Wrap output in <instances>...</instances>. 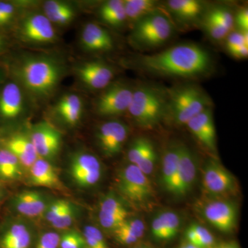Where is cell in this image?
Segmentation results:
<instances>
[{
	"label": "cell",
	"mask_w": 248,
	"mask_h": 248,
	"mask_svg": "<svg viewBox=\"0 0 248 248\" xmlns=\"http://www.w3.org/2000/svg\"><path fill=\"white\" fill-rule=\"evenodd\" d=\"M135 69L162 78L198 79L213 72V57L208 50L195 43L172 46L158 53L140 54L132 59Z\"/></svg>",
	"instance_id": "cell-1"
},
{
	"label": "cell",
	"mask_w": 248,
	"mask_h": 248,
	"mask_svg": "<svg viewBox=\"0 0 248 248\" xmlns=\"http://www.w3.org/2000/svg\"><path fill=\"white\" fill-rule=\"evenodd\" d=\"M19 84L32 97L43 99L53 94L63 75V65L48 56H27L14 67Z\"/></svg>",
	"instance_id": "cell-2"
},
{
	"label": "cell",
	"mask_w": 248,
	"mask_h": 248,
	"mask_svg": "<svg viewBox=\"0 0 248 248\" xmlns=\"http://www.w3.org/2000/svg\"><path fill=\"white\" fill-rule=\"evenodd\" d=\"M167 90L141 83L134 87L128 113L141 128H153L167 119Z\"/></svg>",
	"instance_id": "cell-3"
},
{
	"label": "cell",
	"mask_w": 248,
	"mask_h": 248,
	"mask_svg": "<svg viewBox=\"0 0 248 248\" xmlns=\"http://www.w3.org/2000/svg\"><path fill=\"white\" fill-rule=\"evenodd\" d=\"M167 119L177 125H186L195 116L212 107L210 97L198 85H178L167 89Z\"/></svg>",
	"instance_id": "cell-4"
},
{
	"label": "cell",
	"mask_w": 248,
	"mask_h": 248,
	"mask_svg": "<svg viewBox=\"0 0 248 248\" xmlns=\"http://www.w3.org/2000/svg\"><path fill=\"white\" fill-rule=\"evenodd\" d=\"M175 27L165 11L150 15L134 24L129 42L140 51H149L164 46L171 40Z\"/></svg>",
	"instance_id": "cell-5"
},
{
	"label": "cell",
	"mask_w": 248,
	"mask_h": 248,
	"mask_svg": "<svg viewBox=\"0 0 248 248\" xmlns=\"http://www.w3.org/2000/svg\"><path fill=\"white\" fill-rule=\"evenodd\" d=\"M134 87L125 82L111 83L96 100V112L102 117H117L128 112Z\"/></svg>",
	"instance_id": "cell-6"
},
{
	"label": "cell",
	"mask_w": 248,
	"mask_h": 248,
	"mask_svg": "<svg viewBox=\"0 0 248 248\" xmlns=\"http://www.w3.org/2000/svg\"><path fill=\"white\" fill-rule=\"evenodd\" d=\"M118 187L121 193L135 203H144L151 198L153 193L148 177L133 164L129 165L121 172Z\"/></svg>",
	"instance_id": "cell-7"
},
{
	"label": "cell",
	"mask_w": 248,
	"mask_h": 248,
	"mask_svg": "<svg viewBox=\"0 0 248 248\" xmlns=\"http://www.w3.org/2000/svg\"><path fill=\"white\" fill-rule=\"evenodd\" d=\"M19 34L24 42L32 45H48L57 40L53 24L41 14L26 16L19 25Z\"/></svg>",
	"instance_id": "cell-8"
},
{
	"label": "cell",
	"mask_w": 248,
	"mask_h": 248,
	"mask_svg": "<svg viewBox=\"0 0 248 248\" xmlns=\"http://www.w3.org/2000/svg\"><path fill=\"white\" fill-rule=\"evenodd\" d=\"M173 23L183 27L201 24L208 10V4L200 0H169L164 4Z\"/></svg>",
	"instance_id": "cell-9"
},
{
	"label": "cell",
	"mask_w": 248,
	"mask_h": 248,
	"mask_svg": "<svg viewBox=\"0 0 248 248\" xmlns=\"http://www.w3.org/2000/svg\"><path fill=\"white\" fill-rule=\"evenodd\" d=\"M70 174L74 182L81 187H90L99 182L102 168L99 159L89 153H78L73 156Z\"/></svg>",
	"instance_id": "cell-10"
},
{
	"label": "cell",
	"mask_w": 248,
	"mask_h": 248,
	"mask_svg": "<svg viewBox=\"0 0 248 248\" xmlns=\"http://www.w3.org/2000/svg\"><path fill=\"white\" fill-rule=\"evenodd\" d=\"M76 75L89 89L104 90L112 83L115 71L102 61L84 62L76 68Z\"/></svg>",
	"instance_id": "cell-11"
},
{
	"label": "cell",
	"mask_w": 248,
	"mask_h": 248,
	"mask_svg": "<svg viewBox=\"0 0 248 248\" xmlns=\"http://www.w3.org/2000/svg\"><path fill=\"white\" fill-rule=\"evenodd\" d=\"M128 127L120 121H109L100 125L97 133L98 144L104 154L112 156L119 154L126 141Z\"/></svg>",
	"instance_id": "cell-12"
},
{
	"label": "cell",
	"mask_w": 248,
	"mask_h": 248,
	"mask_svg": "<svg viewBox=\"0 0 248 248\" xmlns=\"http://www.w3.org/2000/svg\"><path fill=\"white\" fill-rule=\"evenodd\" d=\"M197 175L195 155L185 145L180 144V156L177 174L170 192L178 196L185 195L193 186Z\"/></svg>",
	"instance_id": "cell-13"
},
{
	"label": "cell",
	"mask_w": 248,
	"mask_h": 248,
	"mask_svg": "<svg viewBox=\"0 0 248 248\" xmlns=\"http://www.w3.org/2000/svg\"><path fill=\"white\" fill-rule=\"evenodd\" d=\"M30 138L39 158L42 159L53 158L61 146V134L46 122L35 125Z\"/></svg>",
	"instance_id": "cell-14"
},
{
	"label": "cell",
	"mask_w": 248,
	"mask_h": 248,
	"mask_svg": "<svg viewBox=\"0 0 248 248\" xmlns=\"http://www.w3.org/2000/svg\"><path fill=\"white\" fill-rule=\"evenodd\" d=\"M234 186L232 174L217 161H209L204 169L203 186L212 195H221L229 192Z\"/></svg>",
	"instance_id": "cell-15"
},
{
	"label": "cell",
	"mask_w": 248,
	"mask_h": 248,
	"mask_svg": "<svg viewBox=\"0 0 248 248\" xmlns=\"http://www.w3.org/2000/svg\"><path fill=\"white\" fill-rule=\"evenodd\" d=\"M197 140L210 151H216V129L212 107L205 109L186 124Z\"/></svg>",
	"instance_id": "cell-16"
},
{
	"label": "cell",
	"mask_w": 248,
	"mask_h": 248,
	"mask_svg": "<svg viewBox=\"0 0 248 248\" xmlns=\"http://www.w3.org/2000/svg\"><path fill=\"white\" fill-rule=\"evenodd\" d=\"M204 215L214 227L223 232L232 231L236 225V208L229 202H211L205 207Z\"/></svg>",
	"instance_id": "cell-17"
},
{
	"label": "cell",
	"mask_w": 248,
	"mask_h": 248,
	"mask_svg": "<svg viewBox=\"0 0 248 248\" xmlns=\"http://www.w3.org/2000/svg\"><path fill=\"white\" fill-rule=\"evenodd\" d=\"M81 44L89 52L110 51L115 47V42L110 32L95 23L85 25L81 34Z\"/></svg>",
	"instance_id": "cell-18"
},
{
	"label": "cell",
	"mask_w": 248,
	"mask_h": 248,
	"mask_svg": "<svg viewBox=\"0 0 248 248\" xmlns=\"http://www.w3.org/2000/svg\"><path fill=\"white\" fill-rule=\"evenodd\" d=\"M24 110V98L19 84L5 85L0 92V117L5 120L17 118Z\"/></svg>",
	"instance_id": "cell-19"
},
{
	"label": "cell",
	"mask_w": 248,
	"mask_h": 248,
	"mask_svg": "<svg viewBox=\"0 0 248 248\" xmlns=\"http://www.w3.org/2000/svg\"><path fill=\"white\" fill-rule=\"evenodd\" d=\"M32 243V233L22 223H10L0 231V248H31Z\"/></svg>",
	"instance_id": "cell-20"
},
{
	"label": "cell",
	"mask_w": 248,
	"mask_h": 248,
	"mask_svg": "<svg viewBox=\"0 0 248 248\" xmlns=\"http://www.w3.org/2000/svg\"><path fill=\"white\" fill-rule=\"evenodd\" d=\"M6 146V149L17 157L21 165L29 169L39 158L31 138L25 135H14L8 140Z\"/></svg>",
	"instance_id": "cell-21"
},
{
	"label": "cell",
	"mask_w": 248,
	"mask_h": 248,
	"mask_svg": "<svg viewBox=\"0 0 248 248\" xmlns=\"http://www.w3.org/2000/svg\"><path fill=\"white\" fill-rule=\"evenodd\" d=\"M124 4L127 24L131 27L147 16L163 11L164 7L155 0H125Z\"/></svg>",
	"instance_id": "cell-22"
},
{
	"label": "cell",
	"mask_w": 248,
	"mask_h": 248,
	"mask_svg": "<svg viewBox=\"0 0 248 248\" xmlns=\"http://www.w3.org/2000/svg\"><path fill=\"white\" fill-rule=\"evenodd\" d=\"M83 103L79 95L67 94L58 101L55 107L56 115L64 123L73 125L79 122L82 115Z\"/></svg>",
	"instance_id": "cell-23"
},
{
	"label": "cell",
	"mask_w": 248,
	"mask_h": 248,
	"mask_svg": "<svg viewBox=\"0 0 248 248\" xmlns=\"http://www.w3.org/2000/svg\"><path fill=\"white\" fill-rule=\"evenodd\" d=\"M14 206L22 215L32 217L39 216L46 208L43 196L35 191H26L16 196Z\"/></svg>",
	"instance_id": "cell-24"
},
{
	"label": "cell",
	"mask_w": 248,
	"mask_h": 248,
	"mask_svg": "<svg viewBox=\"0 0 248 248\" xmlns=\"http://www.w3.org/2000/svg\"><path fill=\"white\" fill-rule=\"evenodd\" d=\"M30 169L31 181L35 185L48 187L58 185V174L46 160L38 158Z\"/></svg>",
	"instance_id": "cell-25"
},
{
	"label": "cell",
	"mask_w": 248,
	"mask_h": 248,
	"mask_svg": "<svg viewBox=\"0 0 248 248\" xmlns=\"http://www.w3.org/2000/svg\"><path fill=\"white\" fill-rule=\"evenodd\" d=\"M103 22L112 28H121L127 24L123 0H109L103 3L99 9Z\"/></svg>",
	"instance_id": "cell-26"
},
{
	"label": "cell",
	"mask_w": 248,
	"mask_h": 248,
	"mask_svg": "<svg viewBox=\"0 0 248 248\" xmlns=\"http://www.w3.org/2000/svg\"><path fill=\"white\" fill-rule=\"evenodd\" d=\"M179 156L180 144H174L166 150L163 158L161 182L165 188L169 192L177 174Z\"/></svg>",
	"instance_id": "cell-27"
},
{
	"label": "cell",
	"mask_w": 248,
	"mask_h": 248,
	"mask_svg": "<svg viewBox=\"0 0 248 248\" xmlns=\"http://www.w3.org/2000/svg\"><path fill=\"white\" fill-rule=\"evenodd\" d=\"M21 166L17 157L7 149L0 150V175L5 179H17L21 175Z\"/></svg>",
	"instance_id": "cell-28"
},
{
	"label": "cell",
	"mask_w": 248,
	"mask_h": 248,
	"mask_svg": "<svg viewBox=\"0 0 248 248\" xmlns=\"http://www.w3.org/2000/svg\"><path fill=\"white\" fill-rule=\"evenodd\" d=\"M205 15L207 17L221 24L230 32L234 31V15L228 8L223 6H217L212 9L208 8Z\"/></svg>",
	"instance_id": "cell-29"
},
{
	"label": "cell",
	"mask_w": 248,
	"mask_h": 248,
	"mask_svg": "<svg viewBox=\"0 0 248 248\" xmlns=\"http://www.w3.org/2000/svg\"><path fill=\"white\" fill-rule=\"evenodd\" d=\"M201 24L203 26L204 30L205 31L209 37H211L213 40L217 41V42L226 40V37L231 32L221 24L215 22L211 18L207 17L205 15Z\"/></svg>",
	"instance_id": "cell-30"
},
{
	"label": "cell",
	"mask_w": 248,
	"mask_h": 248,
	"mask_svg": "<svg viewBox=\"0 0 248 248\" xmlns=\"http://www.w3.org/2000/svg\"><path fill=\"white\" fill-rule=\"evenodd\" d=\"M99 213L110 216H120L128 218V212L123 204L115 197L109 196L102 201Z\"/></svg>",
	"instance_id": "cell-31"
},
{
	"label": "cell",
	"mask_w": 248,
	"mask_h": 248,
	"mask_svg": "<svg viewBox=\"0 0 248 248\" xmlns=\"http://www.w3.org/2000/svg\"><path fill=\"white\" fill-rule=\"evenodd\" d=\"M156 153L155 151L153 143L148 146L144 154L141 156V159L139 160L138 162L135 166L146 176L149 175L153 172L155 169V163H156ZM134 165V164H133Z\"/></svg>",
	"instance_id": "cell-32"
},
{
	"label": "cell",
	"mask_w": 248,
	"mask_h": 248,
	"mask_svg": "<svg viewBox=\"0 0 248 248\" xmlns=\"http://www.w3.org/2000/svg\"><path fill=\"white\" fill-rule=\"evenodd\" d=\"M45 16L52 24L63 26L67 25L73 20L76 16V12L71 5L68 4L66 7L60 10V11L51 13V14H46Z\"/></svg>",
	"instance_id": "cell-33"
},
{
	"label": "cell",
	"mask_w": 248,
	"mask_h": 248,
	"mask_svg": "<svg viewBox=\"0 0 248 248\" xmlns=\"http://www.w3.org/2000/svg\"><path fill=\"white\" fill-rule=\"evenodd\" d=\"M159 216L164 223L166 232H167L168 239L169 240L173 239L177 234L179 226H180V219L179 216L177 214L170 211L160 214Z\"/></svg>",
	"instance_id": "cell-34"
},
{
	"label": "cell",
	"mask_w": 248,
	"mask_h": 248,
	"mask_svg": "<svg viewBox=\"0 0 248 248\" xmlns=\"http://www.w3.org/2000/svg\"><path fill=\"white\" fill-rule=\"evenodd\" d=\"M151 143V140L145 138H138L133 141L128 153V160L131 164L135 165L138 162Z\"/></svg>",
	"instance_id": "cell-35"
},
{
	"label": "cell",
	"mask_w": 248,
	"mask_h": 248,
	"mask_svg": "<svg viewBox=\"0 0 248 248\" xmlns=\"http://www.w3.org/2000/svg\"><path fill=\"white\" fill-rule=\"evenodd\" d=\"M76 215L74 207L70 202L67 204L58 218L51 223L53 228L58 230H65L69 228L73 223Z\"/></svg>",
	"instance_id": "cell-36"
},
{
	"label": "cell",
	"mask_w": 248,
	"mask_h": 248,
	"mask_svg": "<svg viewBox=\"0 0 248 248\" xmlns=\"http://www.w3.org/2000/svg\"><path fill=\"white\" fill-rule=\"evenodd\" d=\"M60 248H86L83 234L76 231L65 233L60 236Z\"/></svg>",
	"instance_id": "cell-37"
},
{
	"label": "cell",
	"mask_w": 248,
	"mask_h": 248,
	"mask_svg": "<svg viewBox=\"0 0 248 248\" xmlns=\"http://www.w3.org/2000/svg\"><path fill=\"white\" fill-rule=\"evenodd\" d=\"M248 46V32L241 31H232L226 39V48L228 53L239 48V47Z\"/></svg>",
	"instance_id": "cell-38"
},
{
	"label": "cell",
	"mask_w": 248,
	"mask_h": 248,
	"mask_svg": "<svg viewBox=\"0 0 248 248\" xmlns=\"http://www.w3.org/2000/svg\"><path fill=\"white\" fill-rule=\"evenodd\" d=\"M60 236L55 232H48L42 235L35 248H60Z\"/></svg>",
	"instance_id": "cell-39"
},
{
	"label": "cell",
	"mask_w": 248,
	"mask_h": 248,
	"mask_svg": "<svg viewBox=\"0 0 248 248\" xmlns=\"http://www.w3.org/2000/svg\"><path fill=\"white\" fill-rule=\"evenodd\" d=\"M120 226L130 232V234L136 236L138 239L141 238L144 234V223L141 220L138 219V218H132V219L126 218Z\"/></svg>",
	"instance_id": "cell-40"
},
{
	"label": "cell",
	"mask_w": 248,
	"mask_h": 248,
	"mask_svg": "<svg viewBox=\"0 0 248 248\" xmlns=\"http://www.w3.org/2000/svg\"><path fill=\"white\" fill-rule=\"evenodd\" d=\"M126 217L120 216H110L99 213V220L103 228L108 230H115L119 228L126 219Z\"/></svg>",
	"instance_id": "cell-41"
},
{
	"label": "cell",
	"mask_w": 248,
	"mask_h": 248,
	"mask_svg": "<svg viewBox=\"0 0 248 248\" xmlns=\"http://www.w3.org/2000/svg\"><path fill=\"white\" fill-rule=\"evenodd\" d=\"M68 203V201L66 200H58L52 203L48 207V210L46 213V218L47 221L50 222V223H53L58 218L59 215L62 213L63 209L66 208Z\"/></svg>",
	"instance_id": "cell-42"
},
{
	"label": "cell",
	"mask_w": 248,
	"mask_h": 248,
	"mask_svg": "<svg viewBox=\"0 0 248 248\" xmlns=\"http://www.w3.org/2000/svg\"><path fill=\"white\" fill-rule=\"evenodd\" d=\"M116 239L120 244L124 245H133L138 241V238L124 230L122 227H119L114 231Z\"/></svg>",
	"instance_id": "cell-43"
},
{
	"label": "cell",
	"mask_w": 248,
	"mask_h": 248,
	"mask_svg": "<svg viewBox=\"0 0 248 248\" xmlns=\"http://www.w3.org/2000/svg\"><path fill=\"white\" fill-rule=\"evenodd\" d=\"M152 233L156 239L169 240L164 223L159 216L156 217L153 220V223H152Z\"/></svg>",
	"instance_id": "cell-44"
},
{
	"label": "cell",
	"mask_w": 248,
	"mask_h": 248,
	"mask_svg": "<svg viewBox=\"0 0 248 248\" xmlns=\"http://www.w3.org/2000/svg\"><path fill=\"white\" fill-rule=\"evenodd\" d=\"M234 24L239 28V30L248 32V9H240L234 15Z\"/></svg>",
	"instance_id": "cell-45"
},
{
	"label": "cell",
	"mask_w": 248,
	"mask_h": 248,
	"mask_svg": "<svg viewBox=\"0 0 248 248\" xmlns=\"http://www.w3.org/2000/svg\"><path fill=\"white\" fill-rule=\"evenodd\" d=\"M0 13L6 18L8 22L13 19L15 14V7L10 3L0 1Z\"/></svg>",
	"instance_id": "cell-46"
},
{
	"label": "cell",
	"mask_w": 248,
	"mask_h": 248,
	"mask_svg": "<svg viewBox=\"0 0 248 248\" xmlns=\"http://www.w3.org/2000/svg\"><path fill=\"white\" fill-rule=\"evenodd\" d=\"M230 55L232 56L233 58L236 59H246L248 58V46H244L239 47L234 49L229 52Z\"/></svg>",
	"instance_id": "cell-47"
},
{
	"label": "cell",
	"mask_w": 248,
	"mask_h": 248,
	"mask_svg": "<svg viewBox=\"0 0 248 248\" xmlns=\"http://www.w3.org/2000/svg\"><path fill=\"white\" fill-rule=\"evenodd\" d=\"M216 248H239L237 245L234 243H224V244H220Z\"/></svg>",
	"instance_id": "cell-48"
},
{
	"label": "cell",
	"mask_w": 248,
	"mask_h": 248,
	"mask_svg": "<svg viewBox=\"0 0 248 248\" xmlns=\"http://www.w3.org/2000/svg\"><path fill=\"white\" fill-rule=\"evenodd\" d=\"M8 23H9V22L6 20V18L0 13V26L5 25V24H8Z\"/></svg>",
	"instance_id": "cell-49"
},
{
	"label": "cell",
	"mask_w": 248,
	"mask_h": 248,
	"mask_svg": "<svg viewBox=\"0 0 248 248\" xmlns=\"http://www.w3.org/2000/svg\"><path fill=\"white\" fill-rule=\"evenodd\" d=\"M3 45H4V40H3L2 37L0 35V49L3 46Z\"/></svg>",
	"instance_id": "cell-50"
},
{
	"label": "cell",
	"mask_w": 248,
	"mask_h": 248,
	"mask_svg": "<svg viewBox=\"0 0 248 248\" xmlns=\"http://www.w3.org/2000/svg\"><path fill=\"white\" fill-rule=\"evenodd\" d=\"M187 245V248H199L197 247H196V246H193V245L190 244H186Z\"/></svg>",
	"instance_id": "cell-51"
},
{
	"label": "cell",
	"mask_w": 248,
	"mask_h": 248,
	"mask_svg": "<svg viewBox=\"0 0 248 248\" xmlns=\"http://www.w3.org/2000/svg\"><path fill=\"white\" fill-rule=\"evenodd\" d=\"M3 196V190L2 187H1V185H0V200H1V197Z\"/></svg>",
	"instance_id": "cell-52"
},
{
	"label": "cell",
	"mask_w": 248,
	"mask_h": 248,
	"mask_svg": "<svg viewBox=\"0 0 248 248\" xmlns=\"http://www.w3.org/2000/svg\"><path fill=\"white\" fill-rule=\"evenodd\" d=\"M135 248H150L148 247V246H140V247Z\"/></svg>",
	"instance_id": "cell-53"
},
{
	"label": "cell",
	"mask_w": 248,
	"mask_h": 248,
	"mask_svg": "<svg viewBox=\"0 0 248 248\" xmlns=\"http://www.w3.org/2000/svg\"><path fill=\"white\" fill-rule=\"evenodd\" d=\"M2 72H1V70L0 69V81L1 80V78H2Z\"/></svg>",
	"instance_id": "cell-54"
},
{
	"label": "cell",
	"mask_w": 248,
	"mask_h": 248,
	"mask_svg": "<svg viewBox=\"0 0 248 248\" xmlns=\"http://www.w3.org/2000/svg\"><path fill=\"white\" fill-rule=\"evenodd\" d=\"M187 248V245L186 244H184V245H182V246H181V248Z\"/></svg>",
	"instance_id": "cell-55"
}]
</instances>
